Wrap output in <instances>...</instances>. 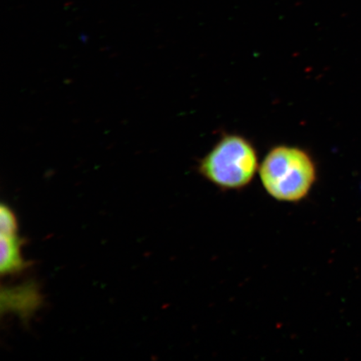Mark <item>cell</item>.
<instances>
[{
	"label": "cell",
	"mask_w": 361,
	"mask_h": 361,
	"mask_svg": "<svg viewBox=\"0 0 361 361\" xmlns=\"http://www.w3.org/2000/svg\"><path fill=\"white\" fill-rule=\"evenodd\" d=\"M259 174L264 190L274 200L297 203L312 190L318 171L313 157L305 149L279 145L264 157Z\"/></svg>",
	"instance_id": "cell-1"
},
{
	"label": "cell",
	"mask_w": 361,
	"mask_h": 361,
	"mask_svg": "<svg viewBox=\"0 0 361 361\" xmlns=\"http://www.w3.org/2000/svg\"><path fill=\"white\" fill-rule=\"evenodd\" d=\"M259 164L252 143L238 134L224 135L198 164V173L215 187L241 190L252 183Z\"/></svg>",
	"instance_id": "cell-2"
},
{
	"label": "cell",
	"mask_w": 361,
	"mask_h": 361,
	"mask_svg": "<svg viewBox=\"0 0 361 361\" xmlns=\"http://www.w3.org/2000/svg\"><path fill=\"white\" fill-rule=\"evenodd\" d=\"M43 304V296L35 282L20 286L2 288V314H13L28 322L37 312Z\"/></svg>",
	"instance_id": "cell-3"
},
{
	"label": "cell",
	"mask_w": 361,
	"mask_h": 361,
	"mask_svg": "<svg viewBox=\"0 0 361 361\" xmlns=\"http://www.w3.org/2000/svg\"><path fill=\"white\" fill-rule=\"evenodd\" d=\"M23 245H24V240L17 235H1L0 271H1L3 276L19 274L28 268V262L23 259L21 254Z\"/></svg>",
	"instance_id": "cell-4"
},
{
	"label": "cell",
	"mask_w": 361,
	"mask_h": 361,
	"mask_svg": "<svg viewBox=\"0 0 361 361\" xmlns=\"http://www.w3.org/2000/svg\"><path fill=\"white\" fill-rule=\"evenodd\" d=\"M18 220L10 207L2 204L0 207V228L1 235L16 236L18 232Z\"/></svg>",
	"instance_id": "cell-5"
}]
</instances>
